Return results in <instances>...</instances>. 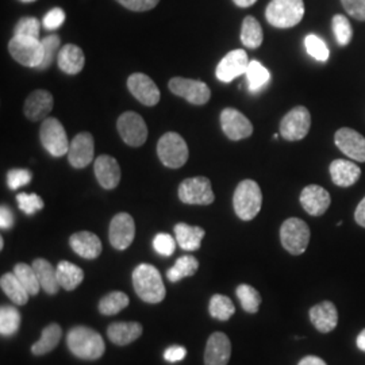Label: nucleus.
<instances>
[{
  "label": "nucleus",
  "instance_id": "5fc2aeb1",
  "mask_svg": "<svg viewBox=\"0 0 365 365\" xmlns=\"http://www.w3.org/2000/svg\"><path fill=\"white\" fill-rule=\"evenodd\" d=\"M354 220L361 227H365V197L359 203L357 209L354 211Z\"/></svg>",
  "mask_w": 365,
  "mask_h": 365
},
{
  "label": "nucleus",
  "instance_id": "ea45409f",
  "mask_svg": "<svg viewBox=\"0 0 365 365\" xmlns=\"http://www.w3.org/2000/svg\"><path fill=\"white\" fill-rule=\"evenodd\" d=\"M247 80H248L249 90L252 92L260 91L261 88L269 81V71L259 63L257 60H253L249 63L247 69Z\"/></svg>",
  "mask_w": 365,
  "mask_h": 365
},
{
  "label": "nucleus",
  "instance_id": "a19ab883",
  "mask_svg": "<svg viewBox=\"0 0 365 365\" xmlns=\"http://www.w3.org/2000/svg\"><path fill=\"white\" fill-rule=\"evenodd\" d=\"M331 26H333V31L336 39L341 46H346L351 43L353 37V29L351 26V22L346 16L344 15H334L333 21H331Z\"/></svg>",
  "mask_w": 365,
  "mask_h": 365
},
{
  "label": "nucleus",
  "instance_id": "c756f323",
  "mask_svg": "<svg viewBox=\"0 0 365 365\" xmlns=\"http://www.w3.org/2000/svg\"><path fill=\"white\" fill-rule=\"evenodd\" d=\"M0 286H1L3 292L16 306H25L29 302L30 294L27 292L26 288L24 287V284L19 282V279L15 276L14 272L3 274L0 279Z\"/></svg>",
  "mask_w": 365,
  "mask_h": 365
},
{
  "label": "nucleus",
  "instance_id": "aec40b11",
  "mask_svg": "<svg viewBox=\"0 0 365 365\" xmlns=\"http://www.w3.org/2000/svg\"><path fill=\"white\" fill-rule=\"evenodd\" d=\"M232 356V342L229 337L215 331L210 336L205 351V365H227Z\"/></svg>",
  "mask_w": 365,
  "mask_h": 365
},
{
  "label": "nucleus",
  "instance_id": "7ed1b4c3",
  "mask_svg": "<svg viewBox=\"0 0 365 365\" xmlns=\"http://www.w3.org/2000/svg\"><path fill=\"white\" fill-rule=\"evenodd\" d=\"M262 194L260 185L255 180H244L235 188L233 196V207L235 214L242 221H252L260 212Z\"/></svg>",
  "mask_w": 365,
  "mask_h": 365
},
{
  "label": "nucleus",
  "instance_id": "cd10ccee",
  "mask_svg": "<svg viewBox=\"0 0 365 365\" xmlns=\"http://www.w3.org/2000/svg\"><path fill=\"white\" fill-rule=\"evenodd\" d=\"M31 265L38 276L41 288L48 295H56L61 287L57 276V268H54L52 264L45 259H36Z\"/></svg>",
  "mask_w": 365,
  "mask_h": 365
},
{
  "label": "nucleus",
  "instance_id": "864d4df0",
  "mask_svg": "<svg viewBox=\"0 0 365 365\" xmlns=\"http://www.w3.org/2000/svg\"><path fill=\"white\" fill-rule=\"evenodd\" d=\"M14 222H15V218H14L13 211L9 209L7 206H1V209H0V226H1V229H11L14 226Z\"/></svg>",
  "mask_w": 365,
  "mask_h": 365
},
{
  "label": "nucleus",
  "instance_id": "13d9d810",
  "mask_svg": "<svg viewBox=\"0 0 365 365\" xmlns=\"http://www.w3.org/2000/svg\"><path fill=\"white\" fill-rule=\"evenodd\" d=\"M235 1V6H238V7H242V9H247V7H250V6H253L257 0H233Z\"/></svg>",
  "mask_w": 365,
  "mask_h": 365
},
{
  "label": "nucleus",
  "instance_id": "ddd939ff",
  "mask_svg": "<svg viewBox=\"0 0 365 365\" xmlns=\"http://www.w3.org/2000/svg\"><path fill=\"white\" fill-rule=\"evenodd\" d=\"M135 237V223L128 212H119L110 223L108 238L110 244L117 250L129 248Z\"/></svg>",
  "mask_w": 365,
  "mask_h": 365
},
{
  "label": "nucleus",
  "instance_id": "7c9ffc66",
  "mask_svg": "<svg viewBox=\"0 0 365 365\" xmlns=\"http://www.w3.org/2000/svg\"><path fill=\"white\" fill-rule=\"evenodd\" d=\"M63 336V329L57 324H51L42 330L41 339L33 344L31 353L36 356H43L46 353L52 352L53 349L58 345Z\"/></svg>",
  "mask_w": 365,
  "mask_h": 365
},
{
  "label": "nucleus",
  "instance_id": "72a5a7b5",
  "mask_svg": "<svg viewBox=\"0 0 365 365\" xmlns=\"http://www.w3.org/2000/svg\"><path fill=\"white\" fill-rule=\"evenodd\" d=\"M209 312L218 321H229L235 313V303L226 295L215 294L210 299Z\"/></svg>",
  "mask_w": 365,
  "mask_h": 365
},
{
  "label": "nucleus",
  "instance_id": "423d86ee",
  "mask_svg": "<svg viewBox=\"0 0 365 365\" xmlns=\"http://www.w3.org/2000/svg\"><path fill=\"white\" fill-rule=\"evenodd\" d=\"M157 155L167 168H180L188 160V146L184 138L178 133H165L158 144Z\"/></svg>",
  "mask_w": 365,
  "mask_h": 365
},
{
  "label": "nucleus",
  "instance_id": "5701e85b",
  "mask_svg": "<svg viewBox=\"0 0 365 365\" xmlns=\"http://www.w3.org/2000/svg\"><path fill=\"white\" fill-rule=\"evenodd\" d=\"M72 250L83 259L95 260L102 253V242L99 237L91 232H78L69 238Z\"/></svg>",
  "mask_w": 365,
  "mask_h": 365
},
{
  "label": "nucleus",
  "instance_id": "c03bdc74",
  "mask_svg": "<svg viewBox=\"0 0 365 365\" xmlns=\"http://www.w3.org/2000/svg\"><path fill=\"white\" fill-rule=\"evenodd\" d=\"M16 37H26V38L39 39V21L37 18L27 16L22 18L14 30Z\"/></svg>",
  "mask_w": 365,
  "mask_h": 365
},
{
  "label": "nucleus",
  "instance_id": "a878e982",
  "mask_svg": "<svg viewBox=\"0 0 365 365\" xmlns=\"http://www.w3.org/2000/svg\"><path fill=\"white\" fill-rule=\"evenodd\" d=\"M143 330V325L138 322H115L107 327V337L113 344L125 346L140 339Z\"/></svg>",
  "mask_w": 365,
  "mask_h": 365
},
{
  "label": "nucleus",
  "instance_id": "3c124183",
  "mask_svg": "<svg viewBox=\"0 0 365 365\" xmlns=\"http://www.w3.org/2000/svg\"><path fill=\"white\" fill-rule=\"evenodd\" d=\"M64 21H66L64 10L56 7V9H53V10H51L49 13L45 15L43 26H45V29H48V30H56V29H58V27L64 24Z\"/></svg>",
  "mask_w": 365,
  "mask_h": 365
},
{
  "label": "nucleus",
  "instance_id": "e433bc0d",
  "mask_svg": "<svg viewBox=\"0 0 365 365\" xmlns=\"http://www.w3.org/2000/svg\"><path fill=\"white\" fill-rule=\"evenodd\" d=\"M129 297L122 291H113L99 302V312L103 315H115L129 306Z\"/></svg>",
  "mask_w": 365,
  "mask_h": 365
},
{
  "label": "nucleus",
  "instance_id": "2f4dec72",
  "mask_svg": "<svg viewBox=\"0 0 365 365\" xmlns=\"http://www.w3.org/2000/svg\"><path fill=\"white\" fill-rule=\"evenodd\" d=\"M57 276L60 286L66 291H73L83 283L84 272L78 265L69 261H60L57 265Z\"/></svg>",
  "mask_w": 365,
  "mask_h": 365
},
{
  "label": "nucleus",
  "instance_id": "b1692460",
  "mask_svg": "<svg viewBox=\"0 0 365 365\" xmlns=\"http://www.w3.org/2000/svg\"><path fill=\"white\" fill-rule=\"evenodd\" d=\"M53 110L52 93L46 90L31 92L25 102V115L33 122L46 119Z\"/></svg>",
  "mask_w": 365,
  "mask_h": 365
},
{
  "label": "nucleus",
  "instance_id": "4d7b16f0",
  "mask_svg": "<svg viewBox=\"0 0 365 365\" xmlns=\"http://www.w3.org/2000/svg\"><path fill=\"white\" fill-rule=\"evenodd\" d=\"M356 344H357V348L360 349V351H363L365 352V329L357 336V339H356Z\"/></svg>",
  "mask_w": 365,
  "mask_h": 365
},
{
  "label": "nucleus",
  "instance_id": "dca6fc26",
  "mask_svg": "<svg viewBox=\"0 0 365 365\" xmlns=\"http://www.w3.org/2000/svg\"><path fill=\"white\" fill-rule=\"evenodd\" d=\"M248 54L242 49L227 53L217 66L215 75L223 83H230L235 78L247 73L249 66Z\"/></svg>",
  "mask_w": 365,
  "mask_h": 365
},
{
  "label": "nucleus",
  "instance_id": "79ce46f5",
  "mask_svg": "<svg viewBox=\"0 0 365 365\" xmlns=\"http://www.w3.org/2000/svg\"><path fill=\"white\" fill-rule=\"evenodd\" d=\"M42 42V48H43V58L42 63L38 66L39 71H45L46 68L52 66L53 60L56 57V54L58 56L60 53V45H61V39L58 36H49L41 39Z\"/></svg>",
  "mask_w": 365,
  "mask_h": 365
},
{
  "label": "nucleus",
  "instance_id": "58836bf2",
  "mask_svg": "<svg viewBox=\"0 0 365 365\" xmlns=\"http://www.w3.org/2000/svg\"><path fill=\"white\" fill-rule=\"evenodd\" d=\"M237 298L240 300L242 309L249 314H256L259 312L261 304L260 292L249 284H241L235 289Z\"/></svg>",
  "mask_w": 365,
  "mask_h": 365
},
{
  "label": "nucleus",
  "instance_id": "f257e3e1",
  "mask_svg": "<svg viewBox=\"0 0 365 365\" xmlns=\"http://www.w3.org/2000/svg\"><path fill=\"white\" fill-rule=\"evenodd\" d=\"M66 345L71 353L81 360H98L106 352L105 341L91 327H72L66 336Z\"/></svg>",
  "mask_w": 365,
  "mask_h": 365
},
{
  "label": "nucleus",
  "instance_id": "bf43d9fd",
  "mask_svg": "<svg viewBox=\"0 0 365 365\" xmlns=\"http://www.w3.org/2000/svg\"><path fill=\"white\" fill-rule=\"evenodd\" d=\"M19 1H22V3H33V1H36V0H19Z\"/></svg>",
  "mask_w": 365,
  "mask_h": 365
},
{
  "label": "nucleus",
  "instance_id": "6ab92c4d",
  "mask_svg": "<svg viewBox=\"0 0 365 365\" xmlns=\"http://www.w3.org/2000/svg\"><path fill=\"white\" fill-rule=\"evenodd\" d=\"M331 197L321 185L310 184L303 188L300 194V205L304 211L313 217H321L330 207Z\"/></svg>",
  "mask_w": 365,
  "mask_h": 365
},
{
  "label": "nucleus",
  "instance_id": "c85d7f7f",
  "mask_svg": "<svg viewBox=\"0 0 365 365\" xmlns=\"http://www.w3.org/2000/svg\"><path fill=\"white\" fill-rule=\"evenodd\" d=\"M205 235H206L205 229H202L199 226H190L187 223H178L175 226L176 241H178L179 247L184 250L194 252L200 248Z\"/></svg>",
  "mask_w": 365,
  "mask_h": 365
},
{
  "label": "nucleus",
  "instance_id": "f704fd0d",
  "mask_svg": "<svg viewBox=\"0 0 365 365\" xmlns=\"http://www.w3.org/2000/svg\"><path fill=\"white\" fill-rule=\"evenodd\" d=\"M21 327V313L14 306H1L0 309V334L11 337Z\"/></svg>",
  "mask_w": 365,
  "mask_h": 365
},
{
  "label": "nucleus",
  "instance_id": "09e8293b",
  "mask_svg": "<svg viewBox=\"0 0 365 365\" xmlns=\"http://www.w3.org/2000/svg\"><path fill=\"white\" fill-rule=\"evenodd\" d=\"M117 1L128 10L141 13V11H149L155 9L160 0H117Z\"/></svg>",
  "mask_w": 365,
  "mask_h": 365
},
{
  "label": "nucleus",
  "instance_id": "a18cd8bd",
  "mask_svg": "<svg viewBox=\"0 0 365 365\" xmlns=\"http://www.w3.org/2000/svg\"><path fill=\"white\" fill-rule=\"evenodd\" d=\"M16 202L19 209L22 210L27 215H33L39 210L43 209V200L37 194H19L16 196Z\"/></svg>",
  "mask_w": 365,
  "mask_h": 365
},
{
  "label": "nucleus",
  "instance_id": "603ef678",
  "mask_svg": "<svg viewBox=\"0 0 365 365\" xmlns=\"http://www.w3.org/2000/svg\"><path fill=\"white\" fill-rule=\"evenodd\" d=\"M185 354H187V349L184 346L173 345V346H170V348L165 351L164 359L167 361H170V363H178V361H180V360L185 357Z\"/></svg>",
  "mask_w": 365,
  "mask_h": 365
},
{
  "label": "nucleus",
  "instance_id": "4be33fe9",
  "mask_svg": "<svg viewBox=\"0 0 365 365\" xmlns=\"http://www.w3.org/2000/svg\"><path fill=\"white\" fill-rule=\"evenodd\" d=\"M95 176L105 190H114L120 182V167L114 157L102 155L93 164Z\"/></svg>",
  "mask_w": 365,
  "mask_h": 365
},
{
  "label": "nucleus",
  "instance_id": "6e6552de",
  "mask_svg": "<svg viewBox=\"0 0 365 365\" xmlns=\"http://www.w3.org/2000/svg\"><path fill=\"white\" fill-rule=\"evenodd\" d=\"M9 52L15 61L29 68H38L43 58L42 42L37 38L14 36L9 43Z\"/></svg>",
  "mask_w": 365,
  "mask_h": 365
},
{
  "label": "nucleus",
  "instance_id": "de8ad7c7",
  "mask_svg": "<svg viewBox=\"0 0 365 365\" xmlns=\"http://www.w3.org/2000/svg\"><path fill=\"white\" fill-rule=\"evenodd\" d=\"M31 182V172L22 168H15L7 173V184L10 190H18Z\"/></svg>",
  "mask_w": 365,
  "mask_h": 365
},
{
  "label": "nucleus",
  "instance_id": "20e7f679",
  "mask_svg": "<svg viewBox=\"0 0 365 365\" xmlns=\"http://www.w3.org/2000/svg\"><path fill=\"white\" fill-rule=\"evenodd\" d=\"M303 0H272L265 10V18L268 24L277 29L297 26L303 19Z\"/></svg>",
  "mask_w": 365,
  "mask_h": 365
},
{
  "label": "nucleus",
  "instance_id": "8fccbe9b",
  "mask_svg": "<svg viewBox=\"0 0 365 365\" xmlns=\"http://www.w3.org/2000/svg\"><path fill=\"white\" fill-rule=\"evenodd\" d=\"M345 11L357 21H365V0H341Z\"/></svg>",
  "mask_w": 365,
  "mask_h": 365
},
{
  "label": "nucleus",
  "instance_id": "4c0bfd02",
  "mask_svg": "<svg viewBox=\"0 0 365 365\" xmlns=\"http://www.w3.org/2000/svg\"><path fill=\"white\" fill-rule=\"evenodd\" d=\"M14 274L19 279V282L26 288L30 297L37 295L41 289L38 276L36 274L33 265H27L25 262H19L14 267Z\"/></svg>",
  "mask_w": 365,
  "mask_h": 365
},
{
  "label": "nucleus",
  "instance_id": "39448f33",
  "mask_svg": "<svg viewBox=\"0 0 365 365\" xmlns=\"http://www.w3.org/2000/svg\"><path fill=\"white\" fill-rule=\"evenodd\" d=\"M310 227L299 218H288L280 227V241L283 248L294 256H299L306 252L310 244Z\"/></svg>",
  "mask_w": 365,
  "mask_h": 365
},
{
  "label": "nucleus",
  "instance_id": "6e6d98bb",
  "mask_svg": "<svg viewBox=\"0 0 365 365\" xmlns=\"http://www.w3.org/2000/svg\"><path fill=\"white\" fill-rule=\"evenodd\" d=\"M298 365H327L321 357L317 356H306L303 357Z\"/></svg>",
  "mask_w": 365,
  "mask_h": 365
},
{
  "label": "nucleus",
  "instance_id": "473e14b6",
  "mask_svg": "<svg viewBox=\"0 0 365 365\" xmlns=\"http://www.w3.org/2000/svg\"><path fill=\"white\" fill-rule=\"evenodd\" d=\"M262 39L264 34L259 21L253 16H247L241 29V42L244 43V46L249 49H257L260 48Z\"/></svg>",
  "mask_w": 365,
  "mask_h": 365
},
{
  "label": "nucleus",
  "instance_id": "a211bd4d",
  "mask_svg": "<svg viewBox=\"0 0 365 365\" xmlns=\"http://www.w3.org/2000/svg\"><path fill=\"white\" fill-rule=\"evenodd\" d=\"M128 88L131 95L143 105L156 106L160 102V90L156 83L145 73H133L128 78Z\"/></svg>",
  "mask_w": 365,
  "mask_h": 365
},
{
  "label": "nucleus",
  "instance_id": "2eb2a0df",
  "mask_svg": "<svg viewBox=\"0 0 365 365\" xmlns=\"http://www.w3.org/2000/svg\"><path fill=\"white\" fill-rule=\"evenodd\" d=\"M334 143L345 156L353 161L365 163V137L351 128H342L336 131Z\"/></svg>",
  "mask_w": 365,
  "mask_h": 365
},
{
  "label": "nucleus",
  "instance_id": "9d476101",
  "mask_svg": "<svg viewBox=\"0 0 365 365\" xmlns=\"http://www.w3.org/2000/svg\"><path fill=\"white\" fill-rule=\"evenodd\" d=\"M178 195L185 205H200V206L211 205L215 199L211 182L205 176L185 179L179 187Z\"/></svg>",
  "mask_w": 365,
  "mask_h": 365
},
{
  "label": "nucleus",
  "instance_id": "49530a36",
  "mask_svg": "<svg viewBox=\"0 0 365 365\" xmlns=\"http://www.w3.org/2000/svg\"><path fill=\"white\" fill-rule=\"evenodd\" d=\"M153 248L158 255H161L164 257H170L176 249V241L173 240L172 235H167V233H160L153 240Z\"/></svg>",
  "mask_w": 365,
  "mask_h": 365
},
{
  "label": "nucleus",
  "instance_id": "0eeeda50",
  "mask_svg": "<svg viewBox=\"0 0 365 365\" xmlns=\"http://www.w3.org/2000/svg\"><path fill=\"white\" fill-rule=\"evenodd\" d=\"M39 138L42 146L53 157H63L68 155L69 141L63 123L56 118L43 119L39 130Z\"/></svg>",
  "mask_w": 365,
  "mask_h": 365
},
{
  "label": "nucleus",
  "instance_id": "bb28decb",
  "mask_svg": "<svg viewBox=\"0 0 365 365\" xmlns=\"http://www.w3.org/2000/svg\"><path fill=\"white\" fill-rule=\"evenodd\" d=\"M58 68L66 72V75H78L86 64L84 53L78 48V45L68 43L61 48V51L57 56Z\"/></svg>",
  "mask_w": 365,
  "mask_h": 365
},
{
  "label": "nucleus",
  "instance_id": "412c9836",
  "mask_svg": "<svg viewBox=\"0 0 365 365\" xmlns=\"http://www.w3.org/2000/svg\"><path fill=\"white\" fill-rule=\"evenodd\" d=\"M310 321L319 333H330L339 325V312L334 303L325 300L313 306L309 312Z\"/></svg>",
  "mask_w": 365,
  "mask_h": 365
},
{
  "label": "nucleus",
  "instance_id": "1a4fd4ad",
  "mask_svg": "<svg viewBox=\"0 0 365 365\" xmlns=\"http://www.w3.org/2000/svg\"><path fill=\"white\" fill-rule=\"evenodd\" d=\"M312 128V115L310 111L298 106L288 111L280 122V134L287 141H300L303 140Z\"/></svg>",
  "mask_w": 365,
  "mask_h": 365
},
{
  "label": "nucleus",
  "instance_id": "f03ea898",
  "mask_svg": "<svg viewBox=\"0 0 365 365\" xmlns=\"http://www.w3.org/2000/svg\"><path fill=\"white\" fill-rule=\"evenodd\" d=\"M133 286L141 300L152 304L163 302L167 294L161 274L150 264H140L133 271Z\"/></svg>",
  "mask_w": 365,
  "mask_h": 365
},
{
  "label": "nucleus",
  "instance_id": "37998d69",
  "mask_svg": "<svg viewBox=\"0 0 365 365\" xmlns=\"http://www.w3.org/2000/svg\"><path fill=\"white\" fill-rule=\"evenodd\" d=\"M304 46H306V51L307 53L315 58L317 61H327L330 56L329 49H327V43L317 37L315 34H309L306 38H304Z\"/></svg>",
  "mask_w": 365,
  "mask_h": 365
},
{
  "label": "nucleus",
  "instance_id": "393cba45",
  "mask_svg": "<svg viewBox=\"0 0 365 365\" xmlns=\"http://www.w3.org/2000/svg\"><path fill=\"white\" fill-rule=\"evenodd\" d=\"M330 176L336 185L346 188L359 182L361 176V170L353 161L334 160L330 164Z\"/></svg>",
  "mask_w": 365,
  "mask_h": 365
},
{
  "label": "nucleus",
  "instance_id": "f3484780",
  "mask_svg": "<svg viewBox=\"0 0 365 365\" xmlns=\"http://www.w3.org/2000/svg\"><path fill=\"white\" fill-rule=\"evenodd\" d=\"M93 153H95L93 137L90 133L83 131V133H78L69 145L68 161L73 168L81 170L91 164Z\"/></svg>",
  "mask_w": 365,
  "mask_h": 365
},
{
  "label": "nucleus",
  "instance_id": "052dcab7",
  "mask_svg": "<svg viewBox=\"0 0 365 365\" xmlns=\"http://www.w3.org/2000/svg\"><path fill=\"white\" fill-rule=\"evenodd\" d=\"M3 245H4V241H3V238H0V249H3Z\"/></svg>",
  "mask_w": 365,
  "mask_h": 365
},
{
  "label": "nucleus",
  "instance_id": "f8f14e48",
  "mask_svg": "<svg viewBox=\"0 0 365 365\" xmlns=\"http://www.w3.org/2000/svg\"><path fill=\"white\" fill-rule=\"evenodd\" d=\"M168 86L173 95L180 96L191 105H206L211 98L209 86L200 80L173 78H170Z\"/></svg>",
  "mask_w": 365,
  "mask_h": 365
},
{
  "label": "nucleus",
  "instance_id": "c9c22d12",
  "mask_svg": "<svg viewBox=\"0 0 365 365\" xmlns=\"http://www.w3.org/2000/svg\"><path fill=\"white\" fill-rule=\"evenodd\" d=\"M197 268H199V261L196 260L194 256H182L167 272V276L170 282L176 283V282H180L184 277L195 274Z\"/></svg>",
  "mask_w": 365,
  "mask_h": 365
},
{
  "label": "nucleus",
  "instance_id": "4468645a",
  "mask_svg": "<svg viewBox=\"0 0 365 365\" xmlns=\"http://www.w3.org/2000/svg\"><path fill=\"white\" fill-rule=\"evenodd\" d=\"M222 130L232 141L248 138L253 133V125L242 113L235 108H225L221 114Z\"/></svg>",
  "mask_w": 365,
  "mask_h": 365
},
{
  "label": "nucleus",
  "instance_id": "9b49d317",
  "mask_svg": "<svg viewBox=\"0 0 365 365\" xmlns=\"http://www.w3.org/2000/svg\"><path fill=\"white\" fill-rule=\"evenodd\" d=\"M117 129L123 143L129 146L140 148L146 143L148 128L144 118L134 111L123 113L118 118Z\"/></svg>",
  "mask_w": 365,
  "mask_h": 365
}]
</instances>
